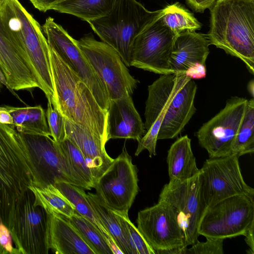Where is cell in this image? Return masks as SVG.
<instances>
[{
	"label": "cell",
	"instance_id": "b9f144b4",
	"mask_svg": "<svg viewBox=\"0 0 254 254\" xmlns=\"http://www.w3.org/2000/svg\"><path fill=\"white\" fill-rule=\"evenodd\" d=\"M0 123L11 125L12 118L7 110L3 106H0Z\"/></svg>",
	"mask_w": 254,
	"mask_h": 254
},
{
	"label": "cell",
	"instance_id": "ab89813d",
	"mask_svg": "<svg viewBox=\"0 0 254 254\" xmlns=\"http://www.w3.org/2000/svg\"><path fill=\"white\" fill-rule=\"evenodd\" d=\"M63 0H29L33 6L39 11L45 12L53 10V7Z\"/></svg>",
	"mask_w": 254,
	"mask_h": 254
},
{
	"label": "cell",
	"instance_id": "ba28073f",
	"mask_svg": "<svg viewBox=\"0 0 254 254\" xmlns=\"http://www.w3.org/2000/svg\"><path fill=\"white\" fill-rule=\"evenodd\" d=\"M29 189L16 204L7 228L20 254H48L49 213Z\"/></svg>",
	"mask_w": 254,
	"mask_h": 254
},
{
	"label": "cell",
	"instance_id": "d6a6232c",
	"mask_svg": "<svg viewBox=\"0 0 254 254\" xmlns=\"http://www.w3.org/2000/svg\"><path fill=\"white\" fill-rule=\"evenodd\" d=\"M68 219L93 250L95 254H113L103 234L91 222L75 211Z\"/></svg>",
	"mask_w": 254,
	"mask_h": 254
},
{
	"label": "cell",
	"instance_id": "d6986e66",
	"mask_svg": "<svg viewBox=\"0 0 254 254\" xmlns=\"http://www.w3.org/2000/svg\"><path fill=\"white\" fill-rule=\"evenodd\" d=\"M107 133L108 140L125 138L138 141L145 134L144 124L135 108L131 95L110 100Z\"/></svg>",
	"mask_w": 254,
	"mask_h": 254
},
{
	"label": "cell",
	"instance_id": "8fae6325",
	"mask_svg": "<svg viewBox=\"0 0 254 254\" xmlns=\"http://www.w3.org/2000/svg\"><path fill=\"white\" fill-rule=\"evenodd\" d=\"M41 27L49 45L88 86L99 106L107 111L110 99L106 87L79 48L77 40L51 17Z\"/></svg>",
	"mask_w": 254,
	"mask_h": 254
},
{
	"label": "cell",
	"instance_id": "8992f818",
	"mask_svg": "<svg viewBox=\"0 0 254 254\" xmlns=\"http://www.w3.org/2000/svg\"><path fill=\"white\" fill-rule=\"evenodd\" d=\"M254 225V195L239 194L207 207L198 233L206 238L226 239L244 236Z\"/></svg>",
	"mask_w": 254,
	"mask_h": 254
},
{
	"label": "cell",
	"instance_id": "30bf717a",
	"mask_svg": "<svg viewBox=\"0 0 254 254\" xmlns=\"http://www.w3.org/2000/svg\"><path fill=\"white\" fill-rule=\"evenodd\" d=\"M159 200L173 209L186 246L196 243L199 224L207 207L201 191L200 172L184 181L170 180L163 188Z\"/></svg>",
	"mask_w": 254,
	"mask_h": 254
},
{
	"label": "cell",
	"instance_id": "ffe728a7",
	"mask_svg": "<svg viewBox=\"0 0 254 254\" xmlns=\"http://www.w3.org/2000/svg\"><path fill=\"white\" fill-rule=\"evenodd\" d=\"M64 121L66 137L74 143L82 154L91 172L95 185L114 160L106 152V142L83 127L65 117Z\"/></svg>",
	"mask_w": 254,
	"mask_h": 254
},
{
	"label": "cell",
	"instance_id": "74e56055",
	"mask_svg": "<svg viewBox=\"0 0 254 254\" xmlns=\"http://www.w3.org/2000/svg\"><path fill=\"white\" fill-rule=\"evenodd\" d=\"M185 74L192 79L203 78L206 75V65L200 63H196L187 69Z\"/></svg>",
	"mask_w": 254,
	"mask_h": 254
},
{
	"label": "cell",
	"instance_id": "ee69618b",
	"mask_svg": "<svg viewBox=\"0 0 254 254\" xmlns=\"http://www.w3.org/2000/svg\"><path fill=\"white\" fill-rule=\"evenodd\" d=\"M7 0H0V12L5 5Z\"/></svg>",
	"mask_w": 254,
	"mask_h": 254
},
{
	"label": "cell",
	"instance_id": "277c9868",
	"mask_svg": "<svg viewBox=\"0 0 254 254\" xmlns=\"http://www.w3.org/2000/svg\"><path fill=\"white\" fill-rule=\"evenodd\" d=\"M32 186L22 134L0 123V223L7 227L18 201Z\"/></svg>",
	"mask_w": 254,
	"mask_h": 254
},
{
	"label": "cell",
	"instance_id": "484cf974",
	"mask_svg": "<svg viewBox=\"0 0 254 254\" xmlns=\"http://www.w3.org/2000/svg\"><path fill=\"white\" fill-rule=\"evenodd\" d=\"M55 186L73 204L75 211L100 229L103 234L113 254H122L107 230L96 215L82 188L63 181H58Z\"/></svg>",
	"mask_w": 254,
	"mask_h": 254
},
{
	"label": "cell",
	"instance_id": "f35d334b",
	"mask_svg": "<svg viewBox=\"0 0 254 254\" xmlns=\"http://www.w3.org/2000/svg\"><path fill=\"white\" fill-rule=\"evenodd\" d=\"M216 0H186L189 6L196 12L202 13L209 8Z\"/></svg>",
	"mask_w": 254,
	"mask_h": 254
},
{
	"label": "cell",
	"instance_id": "836d02e7",
	"mask_svg": "<svg viewBox=\"0 0 254 254\" xmlns=\"http://www.w3.org/2000/svg\"><path fill=\"white\" fill-rule=\"evenodd\" d=\"M116 214L131 254H155L154 251L145 241L137 228L131 222L128 215Z\"/></svg>",
	"mask_w": 254,
	"mask_h": 254
},
{
	"label": "cell",
	"instance_id": "7a4b0ae2",
	"mask_svg": "<svg viewBox=\"0 0 254 254\" xmlns=\"http://www.w3.org/2000/svg\"><path fill=\"white\" fill-rule=\"evenodd\" d=\"M209 9V45L240 59L254 74V0H216Z\"/></svg>",
	"mask_w": 254,
	"mask_h": 254
},
{
	"label": "cell",
	"instance_id": "8d00e7d4",
	"mask_svg": "<svg viewBox=\"0 0 254 254\" xmlns=\"http://www.w3.org/2000/svg\"><path fill=\"white\" fill-rule=\"evenodd\" d=\"M12 238L8 228L0 223V254H20L12 246Z\"/></svg>",
	"mask_w": 254,
	"mask_h": 254
},
{
	"label": "cell",
	"instance_id": "5b68a950",
	"mask_svg": "<svg viewBox=\"0 0 254 254\" xmlns=\"http://www.w3.org/2000/svg\"><path fill=\"white\" fill-rule=\"evenodd\" d=\"M10 33L23 47L35 68L39 88L48 101L54 94L49 46L40 24L18 0H7L0 12Z\"/></svg>",
	"mask_w": 254,
	"mask_h": 254
},
{
	"label": "cell",
	"instance_id": "2e32d148",
	"mask_svg": "<svg viewBox=\"0 0 254 254\" xmlns=\"http://www.w3.org/2000/svg\"><path fill=\"white\" fill-rule=\"evenodd\" d=\"M248 100L231 97L225 107L195 133L209 158L232 155V146L243 118Z\"/></svg>",
	"mask_w": 254,
	"mask_h": 254
},
{
	"label": "cell",
	"instance_id": "d590c367",
	"mask_svg": "<svg viewBox=\"0 0 254 254\" xmlns=\"http://www.w3.org/2000/svg\"><path fill=\"white\" fill-rule=\"evenodd\" d=\"M223 239L206 238L205 242L198 241L191 245V247L184 249V254H223Z\"/></svg>",
	"mask_w": 254,
	"mask_h": 254
},
{
	"label": "cell",
	"instance_id": "f6af8a7d",
	"mask_svg": "<svg viewBox=\"0 0 254 254\" xmlns=\"http://www.w3.org/2000/svg\"><path fill=\"white\" fill-rule=\"evenodd\" d=\"M2 84H3L1 80L0 79V92L1 88H2Z\"/></svg>",
	"mask_w": 254,
	"mask_h": 254
},
{
	"label": "cell",
	"instance_id": "52a82bcc",
	"mask_svg": "<svg viewBox=\"0 0 254 254\" xmlns=\"http://www.w3.org/2000/svg\"><path fill=\"white\" fill-rule=\"evenodd\" d=\"M77 44L107 90L110 100L131 95L139 83L132 76L118 52L92 33L77 40Z\"/></svg>",
	"mask_w": 254,
	"mask_h": 254
},
{
	"label": "cell",
	"instance_id": "9a60e30c",
	"mask_svg": "<svg viewBox=\"0 0 254 254\" xmlns=\"http://www.w3.org/2000/svg\"><path fill=\"white\" fill-rule=\"evenodd\" d=\"M22 135L33 186H55L58 181L74 185L59 143L49 135Z\"/></svg>",
	"mask_w": 254,
	"mask_h": 254
},
{
	"label": "cell",
	"instance_id": "6da1fadb",
	"mask_svg": "<svg viewBox=\"0 0 254 254\" xmlns=\"http://www.w3.org/2000/svg\"><path fill=\"white\" fill-rule=\"evenodd\" d=\"M49 57L54 89L53 107L107 143V111L99 106L88 86L50 46Z\"/></svg>",
	"mask_w": 254,
	"mask_h": 254
},
{
	"label": "cell",
	"instance_id": "3957f363",
	"mask_svg": "<svg viewBox=\"0 0 254 254\" xmlns=\"http://www.w3.org/2000/svg\"><path fill=\"white\" fill-rule=\"evenodd\" d=\"M164 12V8L149 11L136 0H117L108 14L87 22L102 42L118 52L127 67L130 66L135 38Z\"/></svg>",
	"mask_w": 254,
	"mask_h": 254
},
{
	"label": "cell",
	"instance_id": "f1b7e54d",
	"mask_svg": "<svg viewBox=\"0 0 254 254\" xmlns=\"http://www.w3.org/2000/svg\"><path fill=\"white\" fill-rule=\"evenodd\" d=\"M29 189L35 196L34 204L41 206L48 213L61 215L67 218L74 214V206L55 186L50 185L42 188L32 186Z\"/></svg>",
	"mask_w": 254,
	"mask_h": 254
},
{
	"label": "cell",
	"instance_id": "7402d4cb",
	"mask_svg": "<svg viewBox=\"0 0 254 254\" xmlns=\"http://www.w3.org/2000/svg\"><path fill=\"white\" fill-rule=\"evenodd\" d=\"M49 214L50 249L57 254H95L67 218L54 213Z\"/></svg>",
	"mask_w": 254,
	"mask_h": 254
},
{
	"label": "cell",
	"instance_id": "f546056e",
	"mask_svg": "<svg viewBox=\"0 0 254 254\" xmlns=\"http://www.w3.org/2000/svg\"><path fill=\"white\" fill-rule=\"evenodd\" d=\"M87 197L94 212L123 254H131L124 237L118 217L101 201L96 193L88 192Z\"/></svg>",
	"mask_w": 254,
	"mask_h": 254
},
{
	"label": "cell",
	"instance_id": "7bdbcfd3",
	"mask_svg": "<svg viewBox=\"0 0 254 254\" xmlns=\"http://www.w3.org/2000/svg\"><path fill=\"white\" fill-rule=\"evenodd\" d=\"M248 89L250 94L252 95V98H254V83L253 79L249 82L248 86Z\"/></svg>",
	"mask_w": 254,
	"mask_h": 254
},
{
	"label": "cell",
	"instance_id": "e575fe53",
	"mask_svg": "<svg viewBox=\"0 0 254 254\" xmlns=\"http://www.w3.org/2000/svg\"><path fill=\"white\" fill-rule=\"evenodd\" d=\"M46 116L51 137L58 143L61 142L66 138L64 117L50 101H48Z\"/></svg>",
	"mask_w": 254,
	"mask_h": 254
},
{
	"label": "cell",
	"instance_id": "60d3db41",
	"mask_svg": "<svg viewBox=\"0 0 254 254\" xmlns=\"http://www.w3.org/2000/svg\"><path fill=\"white\" fill-rule=\"evenodd\" d=\"M254 225L251 226L244 235L245 237V242L249 247L247 252L248 254H254Z\"/></svg>",
	"mask_w": 254,
	"mask_h": 254
},
{
	"label": "cell",
	"instance_id": "4dcf8cb0",
	"mask_svg": "<svg viewBox=\"0 0 254 254\" xmlns=\"http://www.w3.org/2000/svg\"><path fill=\"white\" fill-rule=\"evenodd\" d=\"M254 152V100H248L242 122L232 146V154L239 157Z\"/></svg>",
	"mask_w": 254,
	"mask_h": 254
},
{
	"label": "cell",
	"instance_id": "7c38bea8",
	"mask_svg": "<svg viewBox=\"0 0 254 254\" xmlns=\"http://www.w3.org/2000/svg\"><path fill=\"white\" fill-rule=\"evenodd\" d=\"M137 228L156 254H182L185 245L176 214L167 202L157 204L139 211Z\"/></svg>",
	"mask_w": 254,
	"mask_h": 254
},
{
	"label": "cell",
	"instance_id": "4fadbf2b",
	"mask_svg": "<svg viewBox=\"0 0 254 254\" xmlns=\"http://www.w3.org/2000/svg\"><path fill=\"white\" fill-rule=\"evenodd\" d=\"M190 78L185 73L162 74L148 86L145 102V134L139 140L135 156L147 150L149 157L156 155L158 134L169 105L177 93Z\"/></svg>",
	"mask_w": 254,
	"mask_h": 254
},
{
	"label": "cell",
	"instance_id": "1f68e13d",
	"mask_svg": "<svg viewBox=\"0 0 254 254\" xmlns=\"http://www.w3.org/2000/svg\"><path fill=\"white\" fill-rule=\"evenodd\" d=\"M161 19L176 35L186 31H195L201 27V24L193 15L179 2L164 8Z\"/></svg>",
	"mask_w": 254,
	"mask_h": 254
},
{
	"label": "cell",
	"instance_id": "603a6c76",
	"mask_svg": "<svg viewBox=\"0 0 254 254\" xmlns=\"http://www.w3.org/2000/svg\"><path fill=\"white\" fill-rule=\"evenodd\" d=\"M209 45L206 36L195 31H186L177 35L170 62L172 72L185 73L196 63L205 65Z\"/></svg>",
	"mask_w": 254,
	"mask_h": 254
},
{
	"label": "cell",
	"instance_id": "83f0119b",
	"mask_svg": "<svg viewBox=\"0 0 254 254\" xmlns=\"http://www.w3.org/2000/svg\"><path fill=\"white\" fill-rule=\"evenodd\" d=\"M117 0H63L53 8L88 21L104 16L114 7Z\"/></svg>",
	"mask_w": 254,
	"mask_h": 254
},
{
	"label": "cell",
	"instance_id": "5bb4252c",
	"mask_svg": "<svg viewBox=\"0 0 254 254\" xmlns=\"http://www.w3.org/2000/svg\"><path fill=\"white\" fill-rule=\"evenodd\" d=\"M239 157L228 156L209 158L200 170L201 188L207 207L234 195H254V189L245 182Z\"/></svg>",
	"mask_w": 254,
	"mask_h": 254
},
{
	"label": "cell",
	"instance_id": "cb8c5ba5",
	"mask_svg": "<svg viewBox=\"0 0 254 254\" xmlns=\"http://www.w3.org/2000/svg\"><path fill=\"white\" fill-rule=\"evenodd\" d=\"M167 163L170 180L184 181L200 172L188 135L179 138L171 145L168 151Z\"/></svg>",
	"mask_w": 254,
	"mask_h": 254
},
{
	"label": "cell",
	"instance_id": "e0dca14e",
	"mask_svg": "<svg viewBox=\"0 0 254 254\" xmlns=\"http://www.w3.org/2000/svg\"><path fill=\"white\" fill-rule=\"evenodd\" d=\"M161 16L135 38L130 66L160 75L173 72L170 62L177 35L163 23Z\"/></svg>",
	"mask_w": 254,
	"mask_h": 254
},
{
	"label": "cell",
	"instance_id": "4316f807",
	"mask_svg": "<svg viewBox=\"0 0 254 254\" xmlns=\"http://www.w3.org/2000/svg\"><path fill=\"white\" fill-rule=\"evenodd\" d=\"M59 144L74 185L88 190L94 188L91 172L79 149L67 137Z\"/></svg>",
	"mask_w": 254,
	"mask_h": 254
},
{
	"label": "cell",
	"instance_id": "44dd1931",
	"mask_svg": "<svg viewBox=\"0 0 254 254\" xmlns=\"http://www.w3.org/2000/svg\"><path fill=\"white\" fill-rule=\"evenodd\" d=\"M194 81L190 79L177 93L166 111L157 139L177 137L195 114L194 99L197 90Z\"/></svg>",
	"mask_w": 254,
	"mask_h": 254
},
{
	"label": "cell",
	"instance_id": "ac0fdd59",
	"mask_svg": "<svg viewBox=\"0 0 254 254\" xmlns=\"http://www.w3.org/2000/svg\"><path fill=\"white\" fill-rule=\"evenodd\" d=\"M0 69L5 86L15 96L13 90L30 91L35 88H39L36 72L31 61L7 29L0 15Z\"/></svg>",
	"mask_w": 254,
	"mask_h": 254
},
{
	"label": "cell",
	"instance_id": "9c48e42d",
	"mask_svg": "<svg viewBox=\"0 0 254 254\" xmlns=\"http://www.w3.org/2000/svg\"><path fill=\"white\" fill-rule=\"evenodd\" d=\"M137 172L124 145L121 153L95 183L96 194L115 213L128 215L139 190Z\"/></svg>",
	"mask_w": 254,
	"mask_h": 254
},
{
	"label": "cell",
	"instance_id": "d4e9b609",
	"mask_svg": "<svg viewBox=\"0 0 254 254\" xmlns=\"http://www.w3.org/2000/svg\"><path fill=\"white\" fill-rule=\"evenodd\" d=\"M4 106L12 118L11 126L18 132L51 136L46 113L41 105L25 107Z\"/></svg>",
	"mask_w": 254,
	"mask_h": 254
}]
</instances>
